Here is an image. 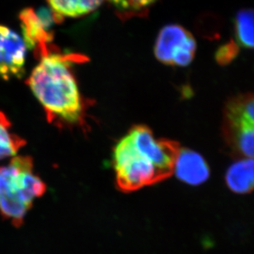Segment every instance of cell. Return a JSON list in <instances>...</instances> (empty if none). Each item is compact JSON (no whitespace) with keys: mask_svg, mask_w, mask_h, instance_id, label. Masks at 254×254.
I'll list each match as a JSON object with an SVG mask.
<instances>
[{"mask_svg":"<svg viewBox=\"0 0 254 254\" xmlns=\"http://www.w3.org/2000/svg\"><path fill=\"white\" fill-rule=\"evenodd\" d=\"M179 151L178 142L156 139L149 127L134 126L114 148L117 186L128 193L169 179Z\"/></svg>","mask_w":254,"mask_h":254,"instance_id":"1","label":"cell"},{"mask_svg":"<svg viewBox=\"0 0 254 254\" xmlns=\"http://www.w3.org/2000/svg\"><path fill=\"white\" fill-rule=\"evenodd\" d=\"M40 59L27 84L46 111L48 120L79 123L83 115V101L73 69L76 64L85 62L87 57L49 51Z\"/></svg>","mask_w":254,"mask_h":254,"instance_id":"2","label":"cell"},{"mask_svg":"<svg viewBox=\"0 0 254 254\" xmlns=\"http://www.w3.org/2000/svg\"><path fill=\"white\" fill-rule=\"evenodd\" d=\"M33 168L30 156L14 157L0 167V215L15 227L23 224L34 200L47 190Z\"/></svg>","mask_w":254,"mask_h":254,"instance_id":"3","label":"cell"},{"mask_svg":"<svg viewBox=\"0 0 254 254\" xmlns=\"http://www.w3.org/2000/svg\"><path fill=\"white\" fill-rule=\"evenodd\" d=\"M223 132L236 155L254 159V94L237 96L228 102Z\"/></svg>","mask_w":254,"mask_h":254,"instance_id":"4","label":"cell"},{"mask_svg":"<svg viewBox=\"0 0 254 254\" xmlns=\"http://www.w3.org/2000/svg\"><path fill=\"white\" fill-rule=\"evenodd\" d=\"M196 43L192 35L180 25H167L159 32L154 46V55L169 65H189L192 62Z\"/></svg>","mask_w":254,"mask_h":254,"instance_id":"5","label":"cell"},{"mask_svg":"<svg viewBox=\"0 0 254 254\" xmlns=\"http://www.w3.org/2000/svg\"><path fill=\"white\" fill-rule=\"evenodd\" d=\"M27 50L23 37L0 25V78L8 80L24 74Z\"/></svg>","mask_w":254,"mask_h":254,"instance_id":"6","label":"cell"},{"mask_svg":"<svg viewBox=\"0 0 254 254\" xmlns=\"http://www.w3.org/2000/svg\"><path fill=\"white\" fill-rule=\"evenodd\" d=\"M174 173L181 181L194 186L203 184L210 176V169L205 159L189 149H180Z\"/></svg>","mask_w":254,"mask_h":254,"instance_id":"7","label":"cell"},{"mask_svg":"<svg viewBox=\"0 0 254 254\" xmlns=\"http://www.w3.org/2000/svg\"><path fill=\"white\" fill-rule=\"evenodd\" d=\"M226 184L234 192L245 194L254 189V159L236 162L228 169Z\"/></svg>","mask_w":254,"mask_h":254,"instance_id":"8","label":"cell"},{"mask_svg":"<svg viewBox=\"0 0 254 254\" xmlns=\"http://www.w3.org/2000/svg\"><path fill=\"white\" fill-rule=\"evenodd\" d=\"M56 17H77L100 7L104 0H47Z\"/></svg>","mask_w":254,"mask_h":254,"instance_id":"9","label":"cell"},{"mask_svg":"<svg viewBox=\"0 0 254 254\" xmlns=\"http://www.w3.org/2000/svg\"><path fill=\"white\" fill-rule=\"evenodd\" d=\"M11 123L0 111V160L17 154L26 144L25 139L11 132Z\"/></svg>","mask_w":254,"mask_h":254,"instance_id":"10","label":"cell"},{"mask_svg":"<svg viewBox=\"0 0 254 254\" xmlns=\"http://www.w3.org/2000/svg\"><path fill=\"white\" fill-rule=\"evenodd\" d=\"M235 34L242 47L254 49V9H243L235 17Z\"/></svg>","mask_w":254,"mask_h":254,"instance_id":"11","label":"cell"},{"mask_svg":"<svg viewBox=\"0 0 254 254\" xmlns=\"http://www.w3.org/2000/svg\"><path fill=\"white\" fill-rule=\"evenodd\" d=\"M121 13L129 15H139L158 0H109Z\"/></svg>","mask_w":254,"mask_h":254,"instance_id":"12","label":"cell"},{"mask_svg":"<svg viewBox=\"0 0 254 254\" xmlns=\"http://www.w3.org/2000/svg\"><path fill=\"white\" fill-rule=\"evenodd\" d=\"M237 52V47L234 43L225 45L224 47H221L220 51L218 52L217 56H216L218 62L223 64H227L236 56Z\"/></svg>","mask_w":254,"mask_h":254,"instance_id":"13","label":"cell"}]
</instances>
